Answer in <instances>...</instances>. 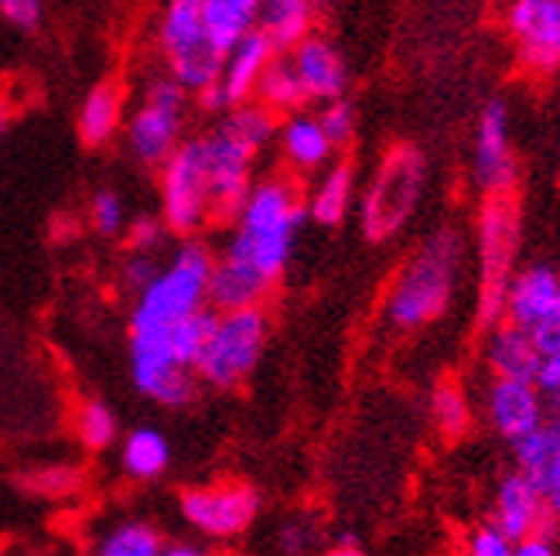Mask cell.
<instances>
[{
  "instance_id": "cell-18",
  "label": "cell",
  "mask_w": 560,
  "mask_h": 556,
  "mask_svg": "<svg viewBox=\"0 0 560 556\" xmlns=\"http://www.w3.org/2000/svg\"><path fill=\"white\" fill-rule=\"evenodd\" d=\"M273 48L270 42L254 32L249 38H243L226 59H222V72H219V93L226 99V106H243L257 96V86H260V75L267 72V66L273 62Z\"/></svg>"
},
{
  "instance_id": "cell-6",
  "label": "cell",
  "mask_w": 560,
  "mask_h": 556,
  "mask_svg": "<svg viewBox=\"0 0 560 556\" xmlns=\"http://www.w3.org/2000/svg\"><path fill=\"white\" fill-rule=\"evenodd\" d=\"M270 339V318L264 308L219 315L209 345L195 363V379L215 393H236L257 372Z\"/></svg>"
},
{
  "instance_id": "cell-23",
  "label": "cell",
  "mask_w": 560,
  "mask_h": 556,
  "mask_svg": "<svg viewBox=\"0 0 560 556\" xmlns=\"http://www.w3.org/2000/svg\"><path fill=\"white\" fill-rule=\"evenodd\" d=\"M79 141L86 147H106L124 127V86L120 82H100L79 106Z\"/></svg>"
},
{
  "instance_id": "cell-27",
  "label": "cell",
  "mask_w": 560,
  "mask_h": 556,
  "mask_svg": "<svg viewBox=\"0 0 560 556\" xmlns=\"http://www.w3.org/2000/svg\"><path fill=\"white\" fill-rule=\"evenodd\" d=\"M254 99L260 106H267L270 114H277L280 120L291 117V114H301V106L307 103V96L301 90V79H298L288 55H273V62L260 75V86H257Z\"/></svg>"
},
{
  "instance_id": "cell-43",
  "label": "cell",
  "mask_w": 560,
  "mask_h": 556,
  "mask_svg": "<svg viewBox=\"0 0 560 556\" xmlns=\"http://www.w3.org/2000/svg\"><path fill=\"white\" fill-rule=\"evenodd\" d=\"M318 556H366V553L359 549V543H355L352 536H342L339 543H335V546H328V549H322Z\"/></svg>"
},
{
  "instance_id": "cell-19",
  "label": "cell",
  "mask_w": 560,
  "mask_h": 556,
  "mask_svg": "<svg viewBox=\"0 0 560 556\" xmlns=\"http://www.w3.org/2000/svg\"><path fill=\"white\" fill-rule=\"evenodd\" d=\"M482 358L492 372V379H516V382H534L540 369V352L534 348L529 331L502 321L492 331H486Z\"/></svg>"
},
{
  "instance_id": "cell-45",
  "label": "cell",
  "mask_w": 560,
  "mask_h": 556,
  "mask_svg": "<svg viewBox=\"0 0 560 556\" xmlns=\"http://www.w3.org/2000/svg\"><path fill=\"white\" fill-rule=\"evenodd\" d=\"M0 133H4V103H0Z\"/></svg>"
},
{
  "instance_id": "cell-37",
  "label": "cell",
  "mask_w": 560,
  "mask_h": 556,
  "mask_svg": "<svg viewBox=\"0 0 560 556\" xmlns=\"http://www.w3.org/2000/svg\"><path fill=\"white\" fill-rule=\"evenodd\" d=\"M161 273V263L154 257H144V253H127L117 276H120V287L137 297L140 291H148L154 284V276Z\"/></svg>"
},
{
  "instance_id": "cell-2",
  "label": "cell",
  "mask_w": 560,
  "mask_h": 556,
  "mask_svg": "<svg viewBox=\"0 0 560 556\" xmlns=\"http://www.w3.org/2000/svg\"><path fill=\"white\" fill-rule=\"evenodd\" d=\"M465 263V236L455 226L434 229L397 270L383 300V318L397 331H420L452 308Z\"/></svg>"
},
{
  "instance_id": "cell-3",
  "label": "cell",
  "mask_w": 560,
  "mask_h": 556,
  "mask_svg": "<svg viewBox=\"0 0 560 556\" xmlns=\"http://www.w3.org/2000/svg\"><path fill=\"white\" fill-rule=\"evenodd\" d=\"M215 267V249L202 239H182L167 263L148 291H140L130 304L127 331L144 335V331H164L182 318L199 315L209 308V281Z\"/></svg>"
},
{
  "instance_id": "cell-24",
  "label": "cell",
  "mask_w": 560,
  "mask_h": 556,
  "mask_svg": "<svg viewBox=\"0 0 560 556\" xmlns=\"http://www.w3.org/2000/svg\"><path fill=\"white\" fill-rule=\"evenodd\" d=\"M260 0H202V24L209 42L230 55L243 38L257 32Z\"/></svg>"
},
{
  "instance_id": "cell-16",
  "label": "cell",
  "mask_w": 560,
  "mask_h": 556,
  "mask_svg": "<svg viewBox=\"0 0 560 556\" xmlns=\"http://www.w3.org/2000/svg\"><path fill=\"white\" fill-rule=\"evenodd\" d=\"M288 59L301 79V90L307 103H335L346 99L349 90V69L342 62L339 48L322 35H307L294 51H288Z\"/></svg>"
},
{
  "instance_id": "cell-36",
  "label": "cell",
  "mask_w": 560,
  "mask_h": 556,
  "mask_svg": "<svg viewBox=\"0 0 560 556\" xmlns=\"http://www.w3.org/2000/svg\"><path fill=\"white\" fill-rule=\"evenodd\" d=\"M127 253H144V257H154L167 229H164V222L161 215H137L127 222Z\"/></svg>"
},
{
  "instance_id": "cell-21",
  "label": "cell",
  "mask_w": 560,
  "mask_h": 556,
  "mask_svg": "<svg viewBox=\"0 0 560 556\" xmlns=\"http://www.w3.org/2000/svg\"><path fill=\"white\" fill-rule=\"evenodd\" d=\"M355 202V164L352 161H331L322 171V178L315 181L312 194L304 199L307 205V218L322 229H335L342 226L349 209Z\"/></svg>"
},
{
  "instance_id": "cell-31",
  "label": "cell",
  "mask_w": 560,
  "mask_h": 556,
  "mask_svg": "<svg viewBox=\"0 0 560 556\" xmlns=\"http://www.w3.org/2000/svg\"><path fill=\"white\" fill-rule=\"evenodd\" d=\"M513 448V461H516V471H523V475H529V471H537L540 464H547L550 458L560 454V416H550L534 430L526 434L523 440L510 443Z\"/></svg>"
},
{
  "instance_id": "cell-7",
  "label": "cell",
  "mask_w": 560,
  "mask_h": 556,
  "mask_svg": "<svg viewBox=\"0 0 560 556\" xmlns=\"http://www.w3.org/2000/svg\"><path fill=\"white\" fill-rule=\"evenodd\" d=\"M158 48L164 55L167 75L178 79L191 96L219 82L226 55L206 35L202 0H167L158 21Z\"/></svg>"
},
{
  "instance_id": "cell-29",
  "label": "cell",
  "mask_w": 560,
  "mask_h": 556,
  "mask_svg": "<svg viewBox=\"0 0 560 556\" xmlns=\"http://www.w3.org/2000/svg\"><path fill=\"white\" fill-rule=\"evenodd\" d=\"M219 123L226 127L236 137V141H243L254 154L270 147L277 141V130H280V117L270 114V109L260 106L257 99H249L243 106H233L226 117H219Z\"/></svg>"
},
{
  "instance_id": "cell-25",
  "label": "cell",
  "mask_w": 560,
  "mask_h": 556,
  "mask_svg": "<svg viewBox=\"0 0 560 556\" xmlns=\"http://www.w3.org/2000/svg\"><path fill=\"white\" fill-rule=\"evenodd\" d=\"M120 464L130 482H158L172 468V440L154 427H137L120 443Z\"/></svg>"
},
{
  "instance_id": "cell-41",
  "label": "cell",
  "mask_w": 560,
  "mask_h": 556,
  "mask_svg": "<svg viewBox=\"0 0 560 556\" xmlns=\"http://www.w3.org/2000/svg\"><path fill=\"white\" fill-rule=\"evenodd\" d=\"M529 339H534V348L540 352V358L560 355V315L544 321L537 331H529Z\"/></svg>"
},
{
  "instance_id": "cell-1",
  "label": "cell",
  "mask_w": 560,
  "mask_h": 556,
  "mask_svg": "<svg viewBox=\"0 0 560 556\" xmlns=\"http://www.w3.org/2000/svg\"><path fill=\"white\" fill-rule=\"evenodd\" d=\"M304 222L307 205L294 175H267L254 181L226 242L215 253L209 308L219 315L264 308L294 257Z\"/></svg>"
},
{
  "instance_id": "cell-14",
  "label": "cell",
  "mask_w": 560,
  "mask_h": 556,
  "mask_svg": "<svg viewBox=\"0 0 560 556\" xmlns=\"http://www.w3.org/2000/svg\"><path fill=\"white\" fill-rule=\"evenodd\" d=\"M492 525L506 533L513 543L529 540V536H553V516L544 506L540 492L529 485L526 475L520 471H510L502 475L495 485V498H492Z\"/></svg>"
},
{
  "instance_id": "cell-15",
  "label": "cell",
  "mask_w": 560,
  "mask_h": 556,
  "mask_svg": "<svg viewBox=\"0 0 560 556\" xmlns=\"http://www.w3.org/2000/svg\"><path fill=\"white\" fill-rule=\"evenodd\" d=\"M486 416L502 440L516 443L547 421V406L534 382L492 379L486 389Z\"/></svg>"
},
{
  "instance_id": "cell-17",
  "label": "cell",
  "mask_w": 560,
  "mask_h": 556,
  "mask_svg": "<svg viewBox=\"0 0 560 556\" xmlns=\"http://www.w3.org/2000/svg\"><path fill=\"white\" fill-rule=\"evenodd\" d=\"M557 315H560V273L547 263L516 270L506 291V321L523 331H537L544 321Z\"/></svg>"
},
{
  "instance_id": "cell-10",
  "label": "cell",
  "mask_w": 560,
  "mask_h": 556,
  "mask_svg": "<svg viewBox=\"0 0 560 556\" xmlns=\"http://www.w3.org/2000/svg\"><path fill=\"white\" fill-rule=\"evenodd\" d=\"M264 498L249 482H212L191 485L178 498V512L185 525L202 540L230 543L240 540L257 522Z\"/></svg>"
},
{
  "instance_id": "cell-9",
  "label": "cell",
  "mask_w": 560,
  "mask_h": 556,
  "mask_svg": "<svg viewBox=\"0 0 560 556\" xmlns=\"http://www.w3.org/2000/svg\"><path fill=\"white\" fill-rule=\"evenodd\" d=\"M161 222L178 239H199L209 226V171L202 133L185 137L182 147L161 164Z\"/></svg>"
},
{
  "instance_id": "cell-40",
  "label": "cell",
  "mask_w": 560,
  "mask_h": 556,
  "mask_svg": "<svg viewBox=\"0 0 560 556\" xmlns=\"http://www.w3.org/2000/svg\"><path fill=\"white\" fill-rule=\"evenodd\" d=\"M0 14L21 32H32L42 21V0H0Z\"/></svg>"
},
{
  "instance_id": "cell-4",
  "label": "cell",
  "mask_w": 560,
  "mask_h": 556,
  "mask_svg": "<svg viewBox=\"0 0 560 556\" xmlns=\"http://www.w3.org/2000/svg\"><path fill=\"white\" fill-rule=\"evenodd\" d=\"M475 239H479V294H475V328L492 331L506 321V291L516 276V257L523 239L520 194H486L475 215Z\"/></svg>"
},
{
  "instance_id": "cell-46",
  "label": "cell",
  "mask_w": 560,
  "mask_h": 556,
  "mask_svg": "<svg viewBox=\"0 0 560 556\" xmlns=\"http://www.w3.org/2000/svg\"><path fill=\"white\" fill-rule=\"evenodd\" d=\"M312 4H318V0H312Z\"/></svg>"
},
{
  "instance_id": "cell-38",
  "label": "cell",
  "mask_w": 560,
  "mask_h": 556,
  "mask_svg": "<svg viewBox=\"0 0 560 556\" xmlns=\"http://www.w3.org/2000/svg\"><path fill=\"white\" fill-rule=\"evenodd\" d=\"M520 475H523V471H520ZM526 478H529V485H534V488L540 492L544 506L550 509L553 522L560 525V454L550 458L547 464H540L537 471H529Z\"/></svg>"
},
{
  "instance_id": "cell-5",
  "label": "cell",
  "mask_w": 560,
  "mask_h": 556,
  "mask_svg": "<svg viewBox=\"0 0 560 556\" xmlns=\"http://www.w3.org/2000/svg\"><path fill=\"white\" fill-rule=\"evenodd\" d=\"M428 188V157L413 144H394L359 202V226L370 242H389L407 229Z\"/></svg>"
},
{
  "instance_id": "cell-34",
  "label": "cell",
  "mask_w": 560,
  "mask_h": 556,
  "mask_svg": "<svg viewBox=\"0 0 560 556\" xmlns=\"http://www.w3.org/2000/svg\"><path fill=\"white\" fill-rule=\"evenodd\" d=\"M318 123L328 137L331 151H346L355 141V106L349 99L325 103L322 114H318Z\"/></svg>"
},
{
  "instance_id": "cell-12",
  "label": "cell",
  "mask_w": 560,
  "mask_h": 556,
  "mask_svg": "<svg viewBox=\"0 0 560 556\" xmlns=\"http://www.w3.org/2000/svg\"><path fill=\"white\" fill-rule=\"evenodd\" d=\"M471 178L482 194H506L520 185V161L510 141V106L502 99H489L475 127L471 151Z\"/></svg>"
},
{
  "instance_id": "cell-33",
  "label": "cell",
  "mask_w": 560,
  "mask_h": 556,
  "mask_svg": "<svg viewBox=\"0 0 560 556\" xmlns=\"http://www.w3.org/2000/svg\"><path fill=\"white\" fill-rule=\"evenodd\" d=\"M90 226L103 239H117L127 233V205L114 188H100L90 199Z\"/></svg>"
},
{
  "instance_id": "cell-28",
  "label": "cell",
  "mask_w": 560,
  "mask_h": 556,
  "mask_svg": "<svg viewBox=\"0 0 560 556\" xmlns=\"http://www.w3.org/2000/svg\"><path fill=\"white\" fill-rule=\"evenodd\" d=\"M164 546L167 543L158 525H151L144 519H127L100 536L93 556H161Z\"/></svg>"
},
{
  "instance_id": "cell-42",
  "label": "cell",
  "mask_w": 560,
  "mask_h": 556,
  "mask_svg": "<svg viewBox=\"0 0 560 556\" xmlns=\"http://www.w3.org/2000/svg\"><path fill=\"white\" fill-rule=\"evenodd\" d=\"M513 556H557L553 536H529L513 546Z\"/></svg>"
},
{
  "instance_id": "cell-35",
  "label": "cell",
  "mask_w": 560,
  "mask_h": 556,
  "mask_svg": "<svg viewBox=\"0 0 560 556\" xmlns=\"http://www.w3.org/2000/svg\"><path fill=\"white\" fill-rule=\"evenodd\" d=\"M318 522L307 519V516H298V519H288L284 525H280L277 533V549L280 556H312L315 546H318Z\"/></svg>"
},
{
  "instance_id": "cell-32",
  "label": "cell",
  "mask_w": 560,
  "mask_h": 556,
  "mask_svg": "<svg viewBox=\"0 0 560 556\" xmlns=\"http://www.w3.org/2000/svg\"><path fill=\"white\" fill-rule=\"evenodd\" d=\"M82 482H86V471L75 464H48V468H32L18 478L24 492H32L38 498H66L72 495Z\"/></svg>"
},
{
  "instance_id": "cell-26",
  "label": "cell",
  "mask_w": 560,
  "mask_h": 556,
  "mask_svg": "<svg viewBox=\"0 0 560 556\" xmlns=\"http://www.w3.org/2000/svg\"><path fill=\"white\" fill-rule=\"evenodd\" d=\"M431 421L441 440L455 443L471 430V403L458 376H444L431 389Z\"/></svg>"
},
{
  "instance_id": "cell-13",
  "label": "cell",
  "mask_w": 560,
  "mask_h": 556,
  "mask_svg": "<svg viewBox=\"0 0 560 556\" xmlns=\"http://www.w3.org/2000/svg\"><path fill=\"white\" fill-rule=\"evenodd\" d=\"M506 24L529 72L550 75L560 69V0H513Z\"/></svg>"
},
{
  "instance_id": "cell-20",
  "label": "cell",
  "mask_w": 560,
  "mask_h": 556,
  "mask_svg": "<svg viewBox=\"0 0 560 556\" xmlns=\"http://www.w3.org/2000/svg\"><path fill=\"white\" fill-rule=\"evenodd\" d=\"M277 144H280V154H284L288 168L298 175H315V171H325L331 164V144L328 137L318 123L315 114H291L280 120V130H277Z\"/></svg>"
},
{
  "instance_id": "cell-39",
  "label": "cell",
  "mask_w": 560,
  "mask_h": 556,
  "mask_svg": "<svg viewBox=\"0 0 560 556\" xmlns=\"http://www.w3.org/2000/svg\"><path fill=\"white\" fill-rule=\"evenodd\" d=\"M513 546L516 543L506 533L495 530L492 522H486V525H479V530H471L465 556H513Z\"/></svg>"
},
{
  "instance_id": "cell-44",
  "label": "cell",
  "mask_w": 560,
  "mask_h": 556,
  "mask_svg": "<svg viewBox=\"0 0 560 556\" xmlns=\"http://www.w3.org/2000/svg\"><path fill=\"white\" fill-rule=\"evenodd\" d=\"M161 556H209L202 546H191V543H167Z\"/></svg>"
},
{
  "instance_id": "cell-22",
  "label": "cell",
  "mask_w": 560,
  "mask_h": 556,
  "mask_svg": "<svg viewBox=\"0 0 560 556\" xmlns=\"http://www.w3.org/2000/svg\"><path fill=\"white\" fill-rule=\"evenodd\" d=\"M257 32L277 55H288L307 35H315V4L312 0H260Z\"/></svg>"
},
{
  "instance_id": "cell-8",
  "label": "cell",
  "mask_w": 560,
  "mask_h": 556,
  "mask_svg": "<svg viewBox=\"0 0 560 556\" xmlns=\"http://www.w3.org/2000/svg\"><path fill=\"white\" fill-rule=\"evenodd\" d=\"M188 90L172 75H158L148 82L144 103H140L124 123L127 151L144 168H161L185 141V109Z\"/></svg>"
},
{
  "instance_id": "cell-11",
  "label": "cell",
  "mask_w": 560,
  "mask_h": 556,
  "mask_svg": "<svg viewBox=\"0 0 560 556\" xmlns=\"http://www.w3.org/2000/svg\"><path fill=\"white\" fill-rule=\"evenodd\" d=\"M202 147L209 171V226H233L249 188H254L257 154L222 123L202 133Z\"/></svg>"
},
{
  "instance_id": "cell-30",
  "label": "cell",
  "mask_w": 560,
  "mask_h": 556,
  "mask_svg": "<svg viewBox=\"0 0 560 556\" xmlns=\"http://www.w3.org/2000/svg\"><path fill=\"white\" fill-rule=\"evenodd\" d=\"M75 437L86 451L100 454L109 451L120 437V421H117V410L103 403V400H86L75 410Z\"/></svg>"
}]
</instances>
